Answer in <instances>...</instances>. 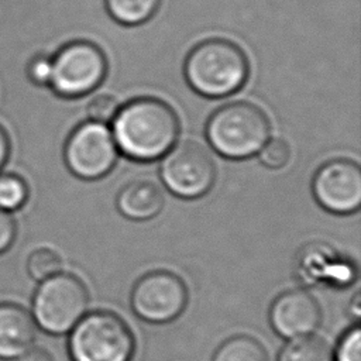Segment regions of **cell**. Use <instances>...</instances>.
<instances>
[{
    "instance_id": "obj_1",
    "label": "cell",
    "mask_w": 361,
    "mask_h": 361,
    "mask_svg": "<svg viewBox=\"0 0 361 361\" xmlns=\"http://www.w3.org/2000/svg\"><path fill=\"white\" fill-rule=\"evenodd\" d=\"M111 134L117 149L127 158L157 161L175 145L179 118L166 102L141 96L118 107L111 120Z\"/></svg>"
},
{
    "instance_id": "obj_2",
    "label": "cell",
    "mask_w": 361,
    "mask_h": 361,
    "mask_svg": "<svg viewBox=\"0 0 361 361\" xmlns=\"http://www.w3.org/2000/svg\"><path fill=\"white\" fill-rule=\"evenodd\" d=\"M183 76L192 90L209 99L238 92L250 76V61L240 45L221 37L193 45L183 61Z\"/></svg>"
},
{
    "instance_id": "obj_3",
    "label": "cell",
    "mask_w": 361,
    "mask_h": 361,
    "mask_svg": "<svg viewBox=\"0 0 361 361\" xmlns=\"http://www.w3.org/2000/svg\"><path fill=\"white\" fill-rule=\"evenodd\" d=\"M210 147L228 159H244L259 152L271 135V123L258 106L231 102L212 113L204 128Z\"/></svg>"
},
{
    "instance_id": "obj_4",
    "label": "cell",
    "mask_w": 361,
    "mask_h": 361,
    "mask_svg": "<svg viewBox=\"0 0 361 361\" xmlns=\"http://www.w3.org/2000/svg\"><path fill=\"white\" fill-rule=\"evenodd\" d=\"M134 336L127 323L113 312L86 313L69 331L72 361H131Z\"/></svg>"
},
{
    "instance_id": "obj_5",
    "label": "cell",
    "mask_w": 361,
    "mask_h": 361,
    "mask_svg": "<svg viewBox=\"0 0 361 361\" xmlns=\"http://www.w3.org/2000/svg\"><path fill=\"white\" fill-rule=\"evenodd\" d=\"M89 292L82 279L58 272L39 282L31 299V316L37 327L48 334L69 333L86 314Z\"/></svg>"
},
{
    "instance_id": "obj_6",
    "label": "cell",
    "mask_w": 361,
    "mask_h": 361,
    "mask_svg": "<svg viewBox=\"0 0 361 361\" xmlns=\"http://www.w3.org/2000/svg\"><path fill=\"white\" fill-rule=\"evenodd\" d=\"M109 62L104 51L89 39H72L52 55L49 87L65 99L92 93L104 80Z\"/></svg>"
},
{
    "instance_id": "obj_7",
    "label": "cell",
    "mask_w": 361,
    "mask_h": 361,
    "mask_svg": "<svg viewBox=\"0 0 361 361\" xmlns=\"http://www.w3.org/2000/svg\"><path fill=\"white\" fill-rule=\"evenodd\" d=\"M159 178L175 196L199 199L214 185L216 166L210 154L200 144L186 140L175 144L162 157Z\"/></svg>"
},
{
    "instance_id": "obj_8",
    "label": "cell",
    "mask_w": 361,
    "mask_h": 361,
    "mask_svg": "<svg viewBox=\"0 0 361 361\" xmlns=\"http://www.w3.org/2000/svg\"><path fill=\"white\" fill-rule=\"evenodd\" d=\"M118 157L111 130L93 120L75 127L63 145V161L72 175L85 180L107 175Z\"/></svg>"
},
{
    "instance_id": "obj_9",
    "label": "cell",
    "mask_w": 361,
    "mask_h": 361,
    "mask_svg": "<svg viewBox=\"0 0 361 361\" xmlns=\"http://www.w3.org/2000/svg\"><path fill=\"white\" fill-rule=\"evenodd\" d=\"M188 303V288L173 272L157 269L138 278L130 293L134 314L148 323L164 324L175 320Z\"/></svg>"
},
{
    "instance_id": "obj_10",
    "label": "cell",
    "mask_w": 361,
    "mask_h": 361,
    "mask_svg": "<svg viewBox=\"0 0 361 361\" xmlns=\"http://www.w3.org/2000/svg\"><path fill=\"white\" fill-rule=\"evenodd\" d=\"M314 200L334 214H350L361 204V168L347 158H334L314 172L312 179Z\"/></svg>"
},
{
    "instance_id": "obj_11",
    "label": "cell",
    "mask_w": 361,
    "mask_h": 361,
    "mask_svg": "<svg viewBox=\"0 0 361 361\" xmlns=\"http://www.w3.org/2000/svg\"><path fill=\"white\" fill-rule=\"evenodd\" d=\"M269 324L288 340L310 336L320 324L322 310L312 293L293 288L279 293L269 306Z\"/></svg>"
},
{
    "instance_id": "obj_12",
    "label": "cell",
    "mask_w": 361,
    "mask_h": 361,
    "mask_svg": "<svg viewBox=\"0 0 361 361\" xmlns=\"http://www.w3.org/2000/svg\"><path fill=\"white\" fill-rule=\"evenodd\" d=\"M295 271L298 279L306 285L324 283L333 288H347L357 279V268L351 259L319 241L302 247L296 257Z\"/></svg>"
},
{
    "instance_id": "obj_13",
    "label": "cell",
    "mask_w": 361,
    "mask_h": 361,
    "mask_svg": "<svg viewBox=\"0 0 361 361\" xmlns=\"http://www.w3.org/2000/svg\"><path fill=\"white\" fill-rule=\"evenodd\" d=\"M37 326L21 305L0 302V360L14 361L34 345Z\"/></svg>"
},
{
    "instance_id": "obj_14",
    "label": "cell",
    "mask_w": 361,
    "mask_h": 361,
    "mask_svg": "<svg viewBox=\"0 0 361 361\" xmlns=\"http://www.w3.org/2000/svg\"><path fill=\"white\" fill-rule=\"evenodd\" d=\"M116 207L128 220H151L162 210L164 195L151 180H134L121 188L116 197Z\"/></svg>"
},
{
    "instance_id": "obj_15",
    "label": "cell",
    "mask_w": 361,
    "mask_h": 361,
    "mask_svg": "<svg viewBox=\"0 0 361 361\" xmlns=\"http://www.w3.org/2000/svg\"><path fill=\"white\" fill-rule=\"evenodd\" d=\"M104 6L116 23L134 27L154 17L161 6V0H104Z\"/></svg>"
},
{
    "instance_id": "obj_16",
    "label": "cell",
    "mask_w": 361,
    "mask_h": 361,
    "mask_svg": "<svg viewBox=\"0 0 361 361\" xmlns=\"http://www.w3.org/2000/svg\"><path fill=\"white\" fill-rule=\"evenodd\" d=\"M212 361H268L264 345L254 337L238 334L223 341Z\"/></svg>"
},
{
    "instance_id": "obj_17",
    "label": "cell",
    "mask_w": 361,
    "mask_h": 361,
    "mask_svg": "<svg viewBox=\"0 0 361 361\" xmlns=\"http://www.w3.org/2000/svg\"><path fill=\"white\" fill-rule=\"evenodd\" d=\"M276 361H334L330 345L320 337L305 336L289 340Z\"/></svg>"
},
{
    "instance_id": "obj_18",
    "label": "cell",
    "mask_w": 361,
    "mask_h": 361,
    "mask_svg": "<svg viewBox=\"0 0 361 361\" xmlns=\"http://www.w3.org/2000/svg\"><path fill=\"white\" fill-rule=\"evenodd\" d=\"M28 197L30 189L23 176L0 171V210L13 214L24 207Z\"/></svg>"
},
{
    "instance_id": "obj_19",
    "label": "cell",
    "mask_w": 361,
    "mask_h": 361,
    "mask_svg": "<svg viewBox=\"0 0 361 361\" xmlns=\"http://www.w3.org/2000/svg\"><path fill=\"white\" fill-rule=\"evenodd\" d=\"M25 268L31 279L42 282L49 276L61 272L62 261L56 251L48 247H39L31 251V254L27 258Z\"/></svg>"
},
{
    "instance_id": "obj_20",
    "label": "cell",
    "mask_w": 361,
    "mask_h": 361,
    "mask_svg": "<svg viewBox=\"0 0 361 361\" xmlns=\"http://www.w3.org/2000/svg\"><path fill=\"white\" fill-rule=\"evenodd\" d=\"M259 162L271 169L283 168L290 158V147L282 138L268 140L259 149Z\"/></svg>"
},
{
    "instance_id": "obj_21",
    "label": "cell",
    "mask_w": 361,
    "mask_h": 361,
    "mask_svg": "<svg viewBox=\"0 0 361 361\" xmlns=\"http://www.w3.org/2000/svg\"><path fill=\"white\" fill-rule=\"evenodd\" d=\"M25 75L35 86H49L52 78V55L42 51L34 54L25 65Z\"/></svg>"
},
{
    "instance_id": "obj_22",
    "label": "cell",
    "mask_w": 361,
    "mask_h": 361,
    "mask_svg": "<svg viewBox=\"0 0 361 361\" xmlns=\"http://www.w3.org/2000/svg\"><path fill=\"white\" fill-rule=\"evenodd\" d=\"M333 358L334 361H361V329L358 323L341 336Z\"/></svg>"
},
{
    "instance_id": "obj_23",
    "label": "cell",
    "mask_w": 361,
    "mask_h": 361,
    "mask_svg": "<svg viewBox=\"0 0 361 361\" xmlns=\"http://www.w3.org/2000/svg\"><path fill=\"white\" fill-rule=\"evenodd\" d=\"M118 107L120 106H118L117 100L111 94L103 93V94L94 96L90 100V103L87 106V114H89L90 120L106 124L107 121L113 120Z\"/></svg>"
},
{
    "instance_id": "obj_24",
    "label": "cell",
    "mask_w": 361,
    "mask_h": 361,
    "mask_svg": "<svg viewBox=\"0 0 361 361\" xmlns=\"http://www.w3.org/2000/svg\"><path fill=\"white\" fill-rule=\"evenodd\" d=\"M17 237V223L11 213L0 210V255L4 254Z\"/></svg>"
},
{
    "instance_id": "obj_25",
    "label": "cell",
    "mask_w": 361,
    "mask_h": 361,
    "mask_svg": "<svg viewBox=\"0 0 361 361\" xmlns=\"http://www.w3.org/2000/svg\"><path fill=\"white\" fill-rule=\"evenodd\" d=\"M14 361H55V360L47 348L39 345H32Z\"/></svg>"
},
{
    "instance_id": "obj_26",
    "label": "cell",
    "mask_w": 361,
    "mask_h": 361,
    "mask_svg": "<svg viewBox=\"0 0 361 361\" xmlns=\"http://www.w3.org/2000/svg\"><path fill=\"white\" fill-rule=\"evenodd\" d=\"M11 152V141L6 128L0 124V171L6 165Z\"/></svg>"
},
{
    "instance_id": "obj_27",
    "label": "cell",
    "mask_w": 361,
    "mask_h": 361,
    "mask_svg": "<svg viewBox=\"0 0 361 361\" xmlns=\"http://www.w3.org/2000/svg\"><path fill=\"white\" fill-rule=\"evenodd\" d=\"M348 309H350V314L355 320H358L360 319V313H361V296H360L358 292L353 296V299H351V302L348 305Z\"/></svg>"
}]
</instances>
